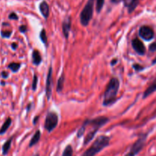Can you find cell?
Here are the masks:
<instances>
[{
    "label": "cell",
    "mask_w": 156,
    "mask_h": 156,
    "mask_svg": "<svg viewBox=\"0 0 156 156\" xmlns=\"http://www.w3.org/2000/svg\"><path fill=\"white\" fill-rule=\"evenodd\" d=\"M139 35L145 41H151L154 38L155 33L153 29L148 25H143L140 27L139 30Z\"/></svg>",
    "instance_id": "8992f818"
},
{
    "label": "cell",
    "mask_w": 156,
    "mask_h": 156,
    "mask_svg": "<svg viewBox=\"0 0 156 156\" xmlns=\"http://www.w3.org/2000/svg\"><path fill=\"white\" fill-rule=\"evenodd\" d=\"M20 67H21V64H19V63L13 62V63H11V64L9 65V68L10 69L12 72H14V73L18 72V70L20 69Z\"/></svg>",
    "instance_id": "ffe728a7"
},
{
    "label": "cell",
    "mask_w": 156,
    "mask_h": 156,
    "mask_svg": "<svg viewBox=\"0 0 156 156\" xmlns=\"http://www.w3.org/2000/svg\"><path fill=\"white\" fill-rule=\"evenodd\" d=\"M12 47L14 50H15V49L17 48V47H18V44H17L16 43H13V44H12Z\"/></svg>",
    "instance_id": "d6a6232c"
},
{
    "label": "cell",
    "mask_w": 156,
    "mask_h": 156,
    "mask_svg": "<svg viewBox=\"0 0 156 156\" xmlns=\"http://www.w3.org/2000/svg\"><path fill=\"white\" fill-rule=\"evenodd\" d=\"M133 68L135 69L136 71H137V72L141 71V70H143V69H144V67H143V66L140 65V64H133Z\"/></svg>",
    "instance_id": "4316f807"
},
{
    "label": "cell",
    "mask_w": 156,
    "mask_h": 156,
    "mask_svg": "<svg viewBox=\"0 0 156 156\" xmlns=\"http://www.w3.org/2000/svg\"><path fill=\"white\" fill-rule=\"evenodd\" d=\"M58 115L55 112H50L46 116L44 127L48 132H51L58 125Z\"/></svg>",
    "instance_id": "5b68a950"
},
{
    "label": "cell",
    "mask_w": 156,
    "mask_h": 156,
    "mask_svg": "<svg viewBox=\"0 0 156 156\" xmlns=\"http://www.w3.org/2000/svg\"><path fill=\"white\" fill-rule=\"evenodd\" d=\"M109 121V119L107 117H105V116H99V117L95 118V119H91V120H86L85 121L84 124L85 125H92L94 128H99L101 127H102L103 125H105L107 122H108Z\"/></svg>",
    "instance_id": "52a82bcc"
},
{
    "label": "cell",
    "mask_w": 156,
    "mask_h": 156,
    "mask_svg": "<svg viewBox=\"0 0 156 156\" xmlns=\"http://www.w3.org/2000/svg\"><path fill=\"white\" fill-rule=\"evenodd\" d=\"M40 38H41V40L42 41V42L44 43V44H46V43H47V34H46L45 29H43V30L41 32V34H40Z\"/></svg>",
    "instance_id": "603a6c76"
},
{
    "label": "cell",
    "mask_w": 156,
    "mask_h": 156,
    "mask_svg": "<svg viewBox=\"0 0 156 156\" xmlns=\"http://www.w3.org/2000/svg\"><path fill=\"white\" fill-rule=\"evenodd\" d=\"M117 59H113V61H111V65H112V66H114V64H117Z\"/></svg>",
    "instance_id": "836d02e7"
},
{
    "label": "cell",
    "mask_w": 156,
    "mask_h": 156,
    "mask_svg": "<svg viewBox=\"0 0 156 156\" xmlns=\"http://www.w3.org/2000/svg\"><path fill=\"white\" fill-rule=\"evenodd\" d=\"M64 80H65V78H64L63 74H62V75H61L60 77L59 78V80H58L57 87H56V90H57V92H61V91H62V88H63Z\"/></svg>",
    "instance_id": "d6986e66"
},
{
    "label": "cell",
    "mask_w": 156,
    "mask_h": 156,
    "mask_svg": "<svg viewBox=\"0 0 156 156\" xmlns=\"http://www.w3.org/2000/svg\"><path fill=\"white\" fill-rule=\"evenodd\" d=\"M98 128H94V130H92V131L89 132V133H88V135H87L86 137H85V141H84V145H86L87 144H88L91 140H92L93 138L95 136L96 132H98Z\"/></svg>",
    "instance_id": "e0dca14e"
},
{
    "label": "cell",
    "mask_w": 156,
    "mask_h": 156,
    "mask_svg": "<svg viewBox=\"0 0 156 156\" xmlns=\"http://www.w3.org/2000/svg\"><path fill=\"white\" fill-rule=\"evenodd\" d=\"M148 134H142L141 136L139 137V139H137L136 142L133 145L132 148H131L130 151L127 153L125 156H136L142 149L143 148V147L145 146V144H146V139H147Z\"/></svg>",
    "instance_id": "277c9868"
},
{
    "label": "cell",
    "mask_w": 156,
    "mask_h": 156,
    "mask_svg": "<svg viewBox=\"0 0 156 156\" xmlns=\"http://www.w3.org/2000/svg\"><path fill=\"white\" fill-rule=\"evenodd\" d=\"M52 75H53V69L52 67H50L47 77V82H46V96L48 100L50 99L52 95Z\"/></svg>",
    "instance_id": "9c48e42d"
},
{
    "label": "cell",
    "mask_w": 156,
    "mask_h": 156,
    "mask_svg": "<svg viewBox=\"0 0 156 156\" xmlns=\"http://www.w3.org/2000/svg\"><path fill=\"white\" fill-rule=\"evenodd\" d=\"M1 35L3 38H9L12 35V31H2Z\"/></svg>",
    "instance_id": "484cf974"
},
{
    "label": "cell",
    "mask_w": 156,
    "mask_h": 156,
    "mask_svg": "<svg viewBox=\"0 0 156 156\" xmlns=\"http://www.w3.org/2000/svg\"><path fill=\"white\" fill-rule=\"evenodd\" d=\"M19 30L20 32H22V33H24V32H26V31H27V27H26L25 25H21L19 27Z\"/></svg>",
    "instance_id": "f546056e"
},
{
    "label": "cell",
    "mask_w": 156,
    "mask_h": 156,
    "mask_svg": "<svg viewBox=\"0 0 156 156\" xmlns=\"http://www.w3.org/2000/svg\"><path fill=\"white\" fill-rule=\"evenodd\" d=\"M85 127H86V125L83 124V125H82V126L79 128V130L78 131V132H77L78 137L81 138L82 136H83L84 132H85Z\"/></svg>",
    "instance_id": "cb8c5ba5"
},
{
    "label": "cell",
    "mask_w": 156,
    "mask_h": 156,
    "mask_svg": "<svg viewBox=\"0 0 156 156\" xmlns=\"http://www.w3.org/2000/svg\"><path fill=\"white\" fill-rule=\"evenodd\" d=\"M156 64V58H155V60L152 61V64Z\"/></svg>",
    "instance_id": "d590c367"
},
{
    "label": "cell",
    "mask_w": 156,
    "mask_h": 156,
    "mask_svg": "<svg viewBox=\"0 0 156 156\" xmlns=\"http://www.w3.org/2000/svg\"><path fill=\"white\" fill-rule=\"evenodd\" d=\"M156 91V78L152 82V84L149 86L147 89L145 90L144 93H143V99H146L148 96H150L153 93Z\"/></svg>",
    "instance_id": "7c38bea8"
},
{
    "label": "cell",
    "mask_w": 156,
    "mask_h": 156,
    "mask_svg": "<svg viewBox=\"0 0 156 156\" xmlns=\"http://www.w3.org/2000/svg\"><path fill=\"white\" fill-rule=\"evenodd\" d=\"M128 0H111V2L114 3V4H118V3L121 2H126Z\"/></svg>",
    "instance_id": "4dcf8cb0"
},
{
    "label": "cell",
    "mask_w": 156,
    "mask_h": 156,
    "mask_svg": "<svg viewBox=\"0 0 156 156\" xmlns=\"http://www.w3.org/2000/svg\"><path fill=\"white\" fill-rule=\"evenodd\" d=\"M105 0H96V11L98 13L101 11L104 4H105Z\"/></svg>",
    "instance_id": "7402d4cb"
},
{
    "label": "cell",
    "mask_w": 156,
    "mask_h": 156,
    "mask_svg": "<svg viewBox=\"0 0 156 156\" xmlns=\"http://www.w3.org/2000/svg\"><path fill=\"white\" fill-rule=\"evenodd\" d=\"M34 156H39V154H34Z\"/></svg>",
    "instance_id": "8d00e7d4"
},
{
    "label": "cell",
    "mask_w": 156,
    "mask_h": 156,
    "mask_svg": "<svg viewBox=\"0 0 156 156\" xmlns=\"http://www.w3.org/2000/svg\"><path fill=\"white\" fill-rule=\"evenodd\" d=\"M94 0H88L81 12L80 21L83 26L88 25L92 18L94 12Z\"/></svg>",
    "instance_id": "3957f363"
},
{
    "label": "cell",
    "mask_w": 156,
    "mask_h": 156,
    "mask_svg": "<svg viewBox=\"0 0 156 156\" xmlns=\"http://www.w3.org/2000/svg\"><path fill=\"white\" fill-rule=\"evenodd\" d=\"M9 18H10V19H12V20H18V15H17L15 13V12H12V13L9 15Z\"/></svg>",
    "instance_id": "f1b7e54d"
},
{
    "label": "cell",
    "mask_w": 156,
    "mask_h": 156,
    "mask_svg": "<svg viewBox=\"0 0 156 156\" xmlns=\"http://www.w3.org/2000/svg\"><path fill=\"white\" fill-rule=\"evenodd\" d=\"M119 87H120L119 80L116 77L111 78V80L108 83V86H107L106 90H105V94H104V106H110L115 102Z\"/></svg>",
    "instance_id": "6da1fadb"
},
{
    "label": "cell",
    "mask_w": 156,
    "mask_h": 156,
    "mask_svg": "<svg viewBox=\"0 0 156 156\" xmlns=\"http://www.w3.org/2000/svg\"><path fill=\"white\" fill-rule=\"evenodd\" d=\"M38 119V116H37L36 118H34V124H35L37 122V120Z\"/></svg>",
    "instance_id": "e575fe53"
},
{
    "label": "cell",
    "mask_w": 156,
    "mask_h": 156,
    "mask_svg": "<svg viewBox=\"0 0 156 156\" xmlns=\"http://www.w3.org/2000/svg\"><path fill=\"white\" fill-rule=\"evenodd\" d=\"M132 46L133 47L134 50H135L137 54H139L143 55L146 53V47H145L143 41H140L139 38H136L133 40Z\"/></svg>",
    "instance_id": "ba28073f"
},
{
    "label": "cell",
    "mask_w": 156,
    "mask_h": 156,
    "mask_svg": "<svg viewBox=\"0 0 156 156\" xmlns=\"http://www.w3.org/2000/svg\"><path fill=\"white\" fill-rule=\"evenodd\" d=\"M139 2H140V0H128L127 2L124 3L125 6L127 7L128 12L131 13V12H133L136 9V8L138 6Z\"/></svg>",
    "instance_id": "4fadbf2b"
},
{
    "label": "cell",
    "mask_w": 156,
    "mask_h": 156,
    "mask_svg": "<svg viewBox=\"0 0 156 156\" xmlns=\"http://www.w3.org/2000/svg\"><path fill=\"white\" fill-rule=\"evenodd\" d=\"M2 78H4V79H6V78L9 76V73L6 71H2Z\"/></svg>",
    "instance_id": "1f68e13d"
},
{
    "label": "cell",
    "mask_w": 156,
    "mask_h": 156,
    "mask_svg": "<svg viewBox=\"0 0 156 156\" xmlns=\"http://www.w3.org/2000/svg\"><path fill=\"white\" fill-rule=\"evenodd\" d=\"M32 59H33V63L35 65L38 66L42 61V58H41L40 52L38 50H34L32 53Z\"/></svg>",
    "instance_id": "5bb4252c"
},
{
    "label": "cell",
    "mask_w": 156,
    "mask_h": 156,
    "mask_svg": "<svg viewBox=\"0 0 156 156\" xmlns=\"http://www.w3.org/2000/svg\"><path fill=\"white\" fill-rule=\"evenodd\" d=\"M73 147H72L70 145H67V146L66 147L65 149H64L62 156H73Z\"/></svg>",
    "instance_id": "44dd1931"
},
{
    "label": "cell",
    "mask_w": 156,
    "mask_h": 156,
    "mask_svg": "<svg viewBox=\"0 0 156 156\" xmlns=\"http://www.w3.org/2000/svg\"><path fill=\"white\" fill-rule=\"evenodd\" d=\"M37 76L36 74L34 75V79H33V84H32V90L34 91L37 90Z\"/></svg>",
    "instance_id": "d4e9b609"
},
{
    "label": "cell",
    "mask_w": 156,
    "mask_h": 156,
    "mask_svg": "<svg viewBox=\"0 0 156 156\" xmlns=\"http://www.w3.org/2000/svg\"><path fill=\"white\" fill-rule=\"evenodd\" d=\"M11 124H12V119H11V118H8V119L5 121L3 125H2L1 128H0V135L4 134V133L7 131L8 128H9Z\"/></svg>",
    "instance_id": "ac0fdd59"
},
{
    "label": "cell",
    "mask_w": 156,
    "mask_h": 156,
    "mask_svg": "<svg viewBox=\"0 0 156 156\" xmlns=\"http://www.w3.org/2000/svg\"><path fill=\"white\" fill-rule=\"evenodd\" d=\"M12 139L13 137H11L10 139H8L4 143V145H2V154L3 155H6L8 154V152L9 151L11 148V145H12Z\"/></svg>",
    "instance_id": "2e32d148"
},
{
    "label": "cell",
    "mask_w": 156,
    "mask_h": 156,
    "mask_svg": "<svg viewBox=\"0 0 156 156\" xmlns=\"http://www.w3.org/2000/svg\"><path fill=\"white\" fill-rule=\"evenodd\" d=\"M41 132H40V130H37V131L34 133V135L33 137L31 138V139H30V143H29V147H30V148H31L32 146L35 145L38 142H39L40 139H41Z\"/></svg>",
    "instance_id": "9a60e30c"
},
{
    "label": "cell",
    "mask_w": 156,
    "mask_h": 156,
    "mask_svg": "<svg viewBox=\"0 0 156 156\" xmlns=\"http://www.w3.org/2000/svg\"><path fill=\"white\" fill-rule=\"evenodd\" d=\"M71 18L70 17H67L66 18H65V20L62 22V32H63V35L66 38H69L70 28H71Z\"/></svg>",
    "instance_id": "30bf717a"
},
{
    "label": "cell",
    "mask_w": 156,
    "mask_h": 156,
    "mask_svg": "<svg viewBox=\"0 0 156 156\" xmlns=\"http://www.w3.org/2000/svg\"><path fill=\"white\" fill-rule=\"evenodd\" d=\"M40 11H41V14H42L43 16L45 18H47L50 15V7H49V5L47 4V2L43 1L40 4Z\"/></svg>",
    "instance_id": "8fae6325"
},
{
    "label": "cell",
    "mask_w": 156,
    "mask_h": 156,
    "mask_svg": "<svg viewBox=\"0 0 156 156\" xmlns=\"http://www.w3.org/2000/svg\"><path fill=\"white\" fill-rule=\"evenodd\" d=\"M110 137L107 136H100L95 139L91 146L82 154V156H95L98 153L108 146Z\"/></svg>",
    "instance_id": "7a4b0ae2"
},
{
    "label": "cell",
    "mask_w": 156,
    "mask_h": 156,
    "mask_svg": "<svg viewBox=\"0 0 156 156\" xmlns=\"http://www.w3.org/2000/svg\"><path fill=\"white\" fill-rule=\"evenodd\" d=\"M149 50L151 52H155L156 51V42L152 43L149 46Z\"/></svg>",
    "instance_id": "83f0119b"
}]
</instances>
